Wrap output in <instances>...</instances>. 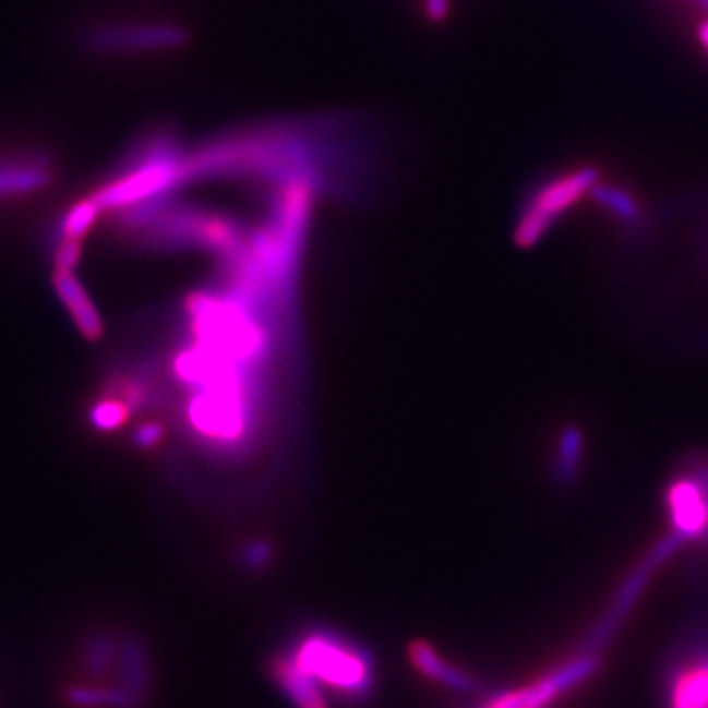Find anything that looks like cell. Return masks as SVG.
I'll list each match as a JSON object with an SVG mask.
<instances>
[{
	"label": "cell",
	"mask_w": 708,
	"mask_h": 708,
	"mask_svg": "<svg viewBox=\"0 0 708 708\" xmlns=\"http://www.w3.org/2000/svg\"><path fill=\"white\" fill-rule=\"evenodd\" d=\"M51 160L48 154H32L19 160L0 161V200L28 195L51 183Z\"/></svg>",
	"instance_id": "obj_10"
},
{
	"label": "cell",
	"mask_w": 708,
	"mask_h": 708,
	"mask_svg": "<svg viewBox=\"0 0 708 708\" xmlns=\"http://www.w3.org/2000/svg\"><path fill=\"white\" fill-rule=\"evenodd\" d=\"M409 659L423 677L431 679L443 687L453 688V691L465 693V695H472L480 691V683L477 679L467 673L465 669L457 668L443 658L430 641H423V639L413 641L409 646Z\"/></svg>",
	"instance_id": "obj_11"
},
{
	"label": "cell",
	"mask_w": 708,
	"mask_h": 708,
	"mask_svg": "<svg viewBox=\"0 0 708 708\" xmlns=\"http://www.w3.org/2000/svg\"><path fill=\"white\" fill-rule=\"evenodd\" d=\"M160 435V425H156V423H148V425H142V428H139V430L134 431V443H136L139 447H152V445H156V443H158Z\"/></svg>",
	"instance_id": "obj_17"
},
{
	"label": "cell",
	"mask_w": 708,
	"mask_h": 708,
	"mask_svg": "<svg viewBox=\"0 0 708 708\" xmlns=\"http://www.w3.org/2000/svg\"><path fill=\"white\" fill-rule=\"evenodd\" d=\"M698 40H700V44H703V48L707 50L708 53V21L700 22V26H698Z\"/></svg>",
	"instance_id": "obj_19"
},
{
	"label": "cell",
	"mask_w": 708,
	"mask_h": 708,
	"mask_svg": "<svg viewBox=\"0 0 708 708\" xmlns=\"http://www.w3.org/2000/svg\"><path fill=\"white\" fill-rule=\"evenodd\" d=\"M425 11L431 21H445L449 12V0H425Z\"/></svg>",
	"instance_id": "obj_18"
},
{
	"label": "cell",
	"mask_w": 708,
	"mask_h": 708,
	"mask_svg": "<svg viewBox=\"0 0 708 708\" xmlns=\"http://www.w3.org/2000/svg\"><path fill=\"white\" fill-rule=\"evenodd\" d=\"M585 455L583 431L575 425H567L561 431L555 453V479L561 487H571L580 472V463Z\"/></svg>",
	"instance_id": "obj_14"
},
{
	"label": "cell",
	"mask_w": 708,
	"mask_h": 708,
	"mask_svg": "<svg viewBox=\"0 0 708 708\" xmlns=\"http://www.w3.org/2000/svg\"><path fill=\"white\" fill-rule=\"evenodd\" d=\"M590 197L597 201L602 209L609 211L622 223L638 225L641 220V207L629 191L616 188V185H600L599 183L590 190Z\"/></svg>",
	"instance_id": "obj_15"
},
{
	"label": "cell",
	"mask_w": 708,
	"mask_h": 708,
	"mask_svg": "<svg viewBox=\"0 0 708 708\" xmlns=\"http://www.w3.org/2000/svg\"><path fill=\"white\" fill-rule=\"evenodd\" d=\"M65 703L73 708H144L146 700L132 695L127 688L109 683H75L63 693Z\"/></svg>",
	"instance_id": "obj_12"
},
{
	"label": "cell",
	"mask_w": 708,
	"mask_h": 708,
	"mask_svg": "<svg viewBox=\"0 0 708 708\" xmlns=\"http://www.w3.org/2000/svg\"><path fill=\"white\" fill-rule=\"evenodd\" d=\"M599 668L597 653L583 651L577 658L571 659L569 663L551 671L536 683L492 695L484 698L477 708H548L559 695L592 677Z\"/></svg>",
	"instance_id": "obj_4"
},
{
	"label": "cell",
	"mask_w": 708,
	"mask_h": 708,
	"mask_svg": "<svg viewBox=\"0 0 708 708\" xmlns=\"http://www.w3.org/2000/svg\"><path fill=\"white\" fill-rule=\"evenodd\" d=\"M683 545H685V541L679 538L677 533L671 531L668 538L661 539L658 545L649 551L648 557L632 571L626 583L620 587L619 595L612 602L609 612L602 616L597 628L592 629V634L587 639L585 651L597 653L600 648H604L609 644V639L614 636L620 622L628 616L629 610L634 609V604L638 602L639 595L646 589L651 573L658 569L661 563H665L671 555H675Z\"/></svg>",
	"instance_id": "obj_5"
},
{
	"label": "cell",
	"mask_w": 708,
	"mask_h": 708,
	"mask_svg": "<svg viewBox=\"0 0 708 708\" xmlns=\"http://www.w3.org/2000/svg\"><path fill=\"white\" fill-rule=\"evenodd\" d=\"M115 685L148 703L154 688V663L146 639L134 629H124L120 639L119 669Z\"/></svg>",
	"instance_id": "obj_7"
},
{
	"label": "cell",
	"mask_w": 708,
	"mask_h": 708,
	"mask_svg": "<svg viewBox=\"0 0 708 708\" xmlns=\"http://www.w3.org/2000/svg\"><path fill=\"white\" fill-rule=\"evenodd\" d=\"M269 679L293 708L362 707L379 687L376 658L359 639L331 626H310L269 659Z\"/></svg>",
	"instance_id": "obj_1"
},
{
	"label": "cell",
	"mask_w": 708,
	"mask_h": 708,
	"mask_svg": "<svg viewBox=\"0 0 708 708\" xmlns=\"http://www.w3.org/2000/svg\"><path fill=\"white\" fill-rule=\"evenodd\" d=\"M671 708H708V658L698 659L675 677Z\"/></svg>",
	"instance_id": "obj_13"
},
{
	"label": "cell",
	"mask_w": 708,
	"mask_h": 708,
	"mask_svg": "<svg viewBox=\"0 0 708 708\" xmlns=\"http://www.w3.org/2000/svg\"><path fill=\"white\" fill-rule=\"evenodd\" d=\"M127 409L117 399H103L91 409V423L99 431L117 430L127 419Z\"/></svg>",
	"instance_id": "obj_16"
},
{
	"label": "cell",
	"mask_w": 708,
	"mask_h": 708,
	"mask_svg": "<svg viewBox=\"0 0 708 708\" xmlns=\"http://www.w3.org/2000/svg\"><path fill=\"white\" fill-rule=\"evenodd\" d=\"M53 290L81 335L89 340L100 339L103 320L99 310L91 300L89 291L85 290L81 279L75 276V269H53Z\"/></svg>",
	"instance_id": "obj_8"
},
{
	"label": "cell",
	"mask_w": 708,
	"mask_h": 708,
	"mask_svg": "<svg viewBox=\"0 0 708 708\" xmlns=\"http://www.w3.org/2000/svg\"><path fill=\"white\" fill-rule=\"evenodd\" d=\"M83 48L99 53L171 50L188 44V32L176 24H93L81 32Z\"/></svg>",
	"instance_id": "obj_3"
},
{
	"label": "cell",
	"mask_w": 708,
	"mask_h": 708,
	"mask_svg": "<svg viewBox=\"0 0 708 708\" xmlns=\"http://www.w3.org/2000/svg\"><path fill=\"white\" fill-rule=\"evenodd\" d=\"M122 632L112 628L89 629L80 644V668L89 683H103L110 673L117 675Z\"/></svg>",
	"instance_id": "obj_9"
},
{
	"label": "cell",
	"mask_w": 708,
	"mask_h": 708,
	"mask_svg": "<svg viewBox=\"0 0 708 708\" xmlns=\"http://www.w3.org/2000/svg\"><path fill=\"white\" fill-rule=\"evenodd\" d=\"M599 170L595 166H583L579 170L569 171L565 176H559L555 180L549 181L543 188H539L529 201L528 207L519 217L516 240L521 247L536 244L553 220L559 219L565 211L577 205L585 193L597 185Z\"/></svg>",
	"instance_id": "obj_2"
},
{
	"label": "cell",
	"mask_w": 708,
	"mask_h": 708,
	"mask_svg": "<svg viewBox=\"0 0 708 708\" xmlns=\"http://www.w3.org/2000/svg\"><path fill=\"white\" fill-rule=\"evenodd\" d=\"M668 506L673 533L685 543L708 536V490L703 480H677L669 489Z\"/></svg>",
	"instance_id": "obj_6"
}]
</instances>
